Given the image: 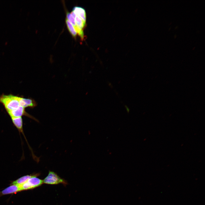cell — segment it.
I'll use <instances>...</instances> for the list:
<instances>
[{"instance_id": "6da1fadb", "label": "cell", "mask_w": 205, "mask_h": 205, "mask_svg": "<svg viewBox=\"0 0 205 205\" xmlns=\"http://www.w3.org/2000/svg\"><path fill=\"white\" fill-rule=\"evenodd\" d=\"M0 103L3 105L7 111L13 110L20 106L18 96L11 94L1 95Z\"/></svg>"}, {"instance_id": "7a4b0ae2", "label": "cell", "mask_w": 205, "mask_h": 205, "mask_svg": "<svg viewBox=\"0 0 205 205\" xmlns=\"http://www.w3.org/2000/svg\"><path fill=\"white\" fill-rule=\"evenodd\" d=\"M37 174L28 179L25 183L19 185L21 191L31 189L38 187L43 183V180L37 177Z\"/></svg>"}, {"instance_id": "3957f363", "label": "cell", "mask_w": 205, "mask_h": 205, "mask_svg": "<svg viewBox=\"0 0 205 205\" xmlns=\"http://www.w3.org/2000/svg\"><path fill=\"white\" fill-rule=\"evenodd\" d=\"M43 183L50 184H56L59 183L66 184L65 181L53 171H49L47 176L43 180Z\"/></svg>"}, {"instance_id": "277c9868", "label": "cell", "mask_w": 205, "mask_h": 205, "mask_svg": "<svg viewBox=\"0 0 205 205\" xmlns=\"http://www.w3.org/2000/svg\"><path fill=\"white\" fill-rule=\"evenodd\" d=\"M7 112L11 118L21 117L22 116L25 115L37 120L34 117L26 112L24 108L20 106L13 110Z\"/></svg>"}, {"instance_id": "5b68a950", "label": "cell", "mask_w": 205, "mask_h": 205, "mask_svg": "<svg viewBox=\"0 0 205 205\" xmlns=\"http://www.w3.org/2000/svg\"><path fill=\"white\" fill-rule=\"evenodd\" d=\"M20 106L24 108H33L37 105L34 100L31 99H26L18 96Z\"/></svg>"}, {"instance_id": "8992f818", "label": "cell", "mask_w": 205, "mask_h": 205, "mask_svg": "<svg viewBox=\"0 0 205 205\" xmlns=\"http://www.w3.org/2000/svg\"><path fill=\"white\" fill-rule=\"evenodd\" d=\"M66 18L72 24L77 33H78L81 39H83L84 38V34L83 30L80 29L77 26L75 19L71 13L69 12L66 13Z\"/></svg>"}, {"instance_id": "52a82bcc", "label": "cell", "mask_w": 205, "mask_h": 205, "mask_svg": "<svg viewBox=\"0 0 205 205\" xmlns=\"http://www.w3.org/2000/svg\"><path fill=\"white\" fill-rule=\"evenodd\" d=\"M21 191L19 185L11 184L2 190L0 193L1 195L13 194Z\"/></svg>"}, {"instance_id": "ba28073f", "label": "cell", "mask_w": 205, "mask_h": 205, "mask_svg": "<svg viewBox=\"0 0 205 205\" xmlns=\"http://www.w3.org/2000/svg\"><path fill=\"white\" fill-rule=\"evenodd\" d=\"M72 11L76 15L81 18L84 21L86 22V13L84 9L81 7L75 6L73 8Z\"/></svg>"}, {"instance_id": "9c48e42d", "label": "cell", "mask_w": 205, "mask_h": 205, "mask_svg": "<svg viewBox=\"0 0 205 205\" xmlns=\"http://www.w3.org/2000/svg\"><path fill=\"white\" fill-rule=\"evenodd\" d=\"M14 125L21 132H23V122L21 117H11Z\"/></svg>"}, {"instance_id": "30bf717a", "label": "cell", "mask_w": 205, "mask_h": 205, "mask_svg": "<svg viewBox=\"0 0 205 205\" xmlns=\"http://www.w3.org/2000/svg\"><path fill=\"white\" fill-rule=\"evenodd\" d=\"M34 175H26L23 176L16 180L13 181L11 184L20 185L26 182L28 179L33 176Z\"/></svg>"}, {"instance_id": "8fae6325", "label": "cell", "mask_w": 205, "mask_h": 205, "mask_svg": "<svg viewBox=\"0 0 205 205\" xmlns=\"http://www.w3.org/2000/svg\"><path fill=\"white\" fill-rule=\"evenodd\" d=\"M65 22L68 30L72 36L74 38L76 37L77 33L72 24L67 19Z\"/></svg>"}, {"instance_id": "7c38bea8", "label": "cell", "mask_w": 205, "mask_h": 205, "mask_svg": "<svg viewBox=\"0 0 205 205\" xmlns=\"http://www.w3.org/2000/svg\"><path fill=\"white\" fill-rule=\"evenodd\" d=\"M75 19L77 26L80 29L83 30L85 25L86 22L77 15H76Z\"/></svg>"}, {"instance_id": "4fadbf2b", "label": "cell", "mask_w": 205, "mask_h": 205, "mask_svg": "<svg viewBox=\"0 0 205 205\" xmlns=\"http://www.w3.org/2000/svg\"><path fill=\"white\" fill-rule=\"evenodd\" d=\"M7 42H6L5 43V44H7Z\"/></svg>"}]
</instances>
